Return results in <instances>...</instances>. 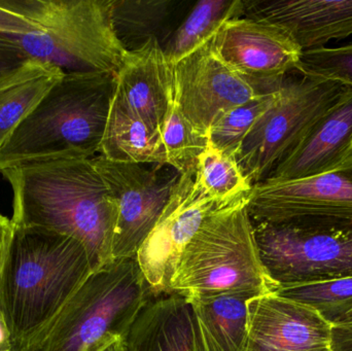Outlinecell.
Returning <instances> with one entry per match:
<instances>
[{
  "label": "cell",
  "mask_w": 352,
  "mask_h": 351,
  "mask_svg": "<svg viewBox=\"0 0 352 351\" xmlns=\"http://www.w3.org/2000/svg\"><path fill=\"white\" fill-rule=\"evenodd\" d=\"M0 173L12 188L14 227L76 239L86 249L93 272L113 263L117 204L92 159L36 161Z\"/></svg>",
  "instance_id": "6da1fadb"
},
{
  "label": "cell",
  "mask_w": 352,
  "mask_h": 351,
  "mask_svg": "<svg viewBox=\"0 0 352 351\" xmlns=\"http://www.w3.org/2000/svg\"><path fill=\"white\" fill-rule=\"evenodd\" d=\"M0 280V311L12 351H32L93 270L76 239L16 228Z\"/></svg>",
  "instance_id": "7a4b0ae2"
},
{
  "label": "cell",
  "mask_w": 352,
  "mask_h": 351,
  "mask_svg": "<svg viewBox=\"0 0 352 351\" xmlns=\"http://www.w3.org/2000/svg\"><path fill=\"white\" fill-rule=\"evenodd\" d=\"M116 88V74H64L0 148V171L65 157L94 158Z\"/></svg>",
  "instance_id": "3957f363"
},
{
  "label": "cell",
  "mask_w": 352,
  "mask_h": 351,
  "mask_svg": "<svg viewBox=\"0 0 352 351\" xmlns=\"http://www.w3.org/2000/svg\"><path fill=\"white\" fill-rule=\"evenodd\" d=\"M33 30L12 35L28 58L68 72L117 74L126 53L111 23V0H0Z\"/></svg>",
  "instance_id": "277c9868"
},
{
  "label": "cell",
  "mask_w": 352,
  "mask_h": 351,
  "mask_svg": "<svg viewBox=\"0 0 352 351\" xmlns=\"http://www.w3.org/2000/svg\"><path fill=\"white\" fill-rule=\"evenodd\" d=\"M248 196L203 223L182 253L171 293L190 297L248 292L258 297L276 290L258 255Z\"/></svg>",
  "instance_id": "5b68a950"
},
{
  "label": "cell",
  "mask_w": 352,
  "mask_h": 351,
  "mask_svg": "<svg viewBox=\"0 0 352 351\" xmlns=\"http://www.w3.org/2000/svg\"><path fill=\"white\" fill-rule=\"evenodd\" d=\"M155 296L136 258L92 272L32 351H97L123 338Z\"/></svg>",
  "instance_id": "8992f818"
},
{
  "label": "cell",
  "mask_w": 352,
  "mask_h": 351,
  "mask_svg": "<svg viewBox=\"0 0 352 351\" xmlns=\"http://www.w3.org/2000/svg\"><path fill=\"white\" fill-rule=\"evenodd\" d=\"M345 88L333 80L301 73L285 76L276 101L256 120L236 154L248 183L254 185L268 179L316 120L338 100Z\"/></svg>",
  "instance_id": "52a82bcc"
},
{
  "label": "cell",
  "mask_w": 352,
  "mask_h": 351,
  "mask_svg": "<svg viewBox=\"0 0 352 351\" xmlns=\"http://www.w3.org/2000/svg\"><path fill=\"white\" fill-rule=\"evenodd\" d=\"M252 223L318 231H352V158L324 174L265 179L248 196Z\"/></svg>",
  "instance_id": "ba28073f"
},
{
  "label": "cell",
  "mask_w": 352,
  "mask_h": 351,
  "mask_svg": "<svg viewBox=\"0 0 352 351\" xmlns=\"http://www.w3.org/2000/svg\"><path fill=\"white\" fill-rule=\"evenodd\" d=\"M254 229L261 261L276 290L352 278V231L269 223H254Z\"/></svg>",
  "instance_id": "9c48e42d"
},
{
  "label": "cell",
  "mask_w": 352,
  "mask_h": 351,
  "mask_svg": "<svg viewBox=\"0 0 352 351\" xmlns=\"http://www.w3.org/2000/svg\"><path fill=\"white\" fill-rule=\"evenodd\" d=\"M283 80L261 84L241 76L219 56L213 36L175 64V100L195 129L207 136L223 113L277 90Z\"/></svg>",
  "instance_id": "30bf717a"
},
{
  "label": "cell",
  "mask_w": 352,
  "mask_h": 351,
  "mask_svg": "<svg viewBox=\"0 0 352 351\" xmlns=\"http://www.w3.org/2000/svg\"><path fill=\"white\" fill-rule=\"evenodd\" d=\"M229 204L206 194L197 183L196 172L178 175L166 207L136 255L155 296L171 293V280L184 249L206 218Z\"/></svg>",
  "instance_id": "8fae6325"
},
{
  "label": "cell",
  "mask_w": 352,
  "mask_h": 351,
  "mask_svg": "<svg viewBox=\"0 0 352 351\" xmlns=\"http://www.w3.org/2000/svg\"><path fill=\"white\" fill-rule=\"evenodd\" d=\"M118 208L113 261L136 258L170 198L178 175L162 179L140 164L92 159Z\"/></svg>",
  "instance_id": "7c38bea8"
},
{
  "label": "cell",
  "mask_w": 352,
  "mask_h": 351,
  "mask_svg": "<svg viewBox=\"0 0 352 351\" xmlns=\"http://www.w3.org/2000/svg\"><path fill=\"white\" fill-rule=\"evenodd\" d=\"M214 45L234 70L267 84L297 72L303 52L280 27L248 16L226 22L214 35Z\"/></svg>",
  "instance_id": "4fadbf2b"
},
{
  "label": "cell",
  "mask_w": 352,
  "mask_h": 351,
  "mask_svg": "<svg viewBox=\"0 0 352 351\" xmlns=\"http://www.w3.org/2000/svg\"><path fill=\"white\" fill-rule=\"evenodd\" d=\"M333 327L311 307L275 293L248 303V351L331 348Z\"/></svg>",
  "instance_id": "5bb4252c"
},
{
  "label": "cell",
  "mask_w": 352,
  "mask_h": 351,
  "mask_svg": "<svg viewBox=\"0 0 352 351\" xmlns=\"http://www.w3.org/2000/svg\"><path fill=\"white\" fill-rule=\"evenodd\" d=\"M352 158V88L327 109L267 179L297 181L330 172Z\"/></svg>",
  "instance_id": "9a60e30c"
},
{
  "label": "cell",
  "mask_w": 352,
  "mask_h": 351,
  "mask_svg": "<svg viewBox=\"0 0 352 351\" xmlns=\"http://www.w3.org/2000/svg\"><path fill=\"white\" fill-rule=\"evenodd\" d=\"M244 16L276 25L302 51L352 35V0H244Z\"/></svg>",
  "instance_id": "2e32d148"
},
{
  "label": "cell",
  "mask_w": 352,
  "mask_h": 351,
  "mask_svg": "<svg viewBox=\"0 0 352 351\" xmlns=\"http://www.w3.org/2000/svg\"><path fill=\"white\" fill-rule=\"evenodd\" d=\"M116 82V93L126 106L161 133L175 86V65L167 61L159 41L152 39L142 49L127 52Z\"/></svg>",
  "instance_id": "e0dca14e"
},
{
  "label": "cell",
  "mask_w": 352,
  "mask_h": 351,
  "mask_svg": "<svg viewBox=\"0 0 352 351\" xmlns=\"http://www.w3.org/2000/svg\"><path fill=\"white\" fill-rule=\"evenodd\" d=\"M256 297L248 292L186 297L194 351H248V303Z\"/></svg>",
  "instance_id": "ac0fdd59"
},
{
  "label": "cell",
  "mask_w": 352,
  "mask_h": 351,
  "mask_svg": "<svg viewBox=\"0 0 352 351\" xmlns=\"http://www.w3.org/2000/svg\"><path fill=\"white\" fill-rule=\"evenodd\" d=\"M126 351H194L192 307L169 293L151 299L123 337Z\"/></svg>",
  "instance_id": "d6986e66"
},
{
  "label": "cell",
  "mask_w": 352,
  "mask_h": 351,
  "mask_svg": "<svg viewBox=\"0 0 352 351\" xmlns=\"http://www.w3.org/2000/svg\"><path fill=\"white\" fill-rule=\"evenodd\" d=\"M192 4L184 0H111L116 36L126 52L138 51L152 39L162 47Z\"/></svg>",
  "instance_id": "ffe728a7"
},
{
  "label": "cell",
  "mask_w": 352,
  "mask_h": 351,
  "mask_svg": "<svg viewBox=\"0 0 352 351\" xmlns=\"http://www.w3.org/2000/svg\"><path fill=\"white\" fill-rule=\"evenodd\" d=\"M64 74L57 66L34 58L0 73V148Z\"/></svg>",
  "instance_id": "44dd1931"
},
{
  "label": "cell",
  "mask_w": 352,
  "mask_h": 351,
  "mask_svg": "<svg viewBox=\"0 0 352 351\" xmlns=\"http://www.w3.org/2000/svg\"><path fill=\"white\" fill-rule=\"evenodd\" d=\"M99 156L111 162L167 164L161 133L134 115L115 93Z\"/></svg>",
  "instance_id": "7402d4cb"
},
{
  "label": "cell",
  "mask_w": 352,
  "mask_h": 351,
  "mask_svg": "<svg viewBox=\"0 0 352 351\" xmlns=\"http://www.w3.org/2000/svg\"><path fill=\"white\" fill-rule=\"evenodd\" d=\"M244 0L195 2L182 22L162 45L167 61L175 65L212 38L228 21L244 16Z\"/></svg>",
  "instance_id": "603a6c76"
},
{
  "label": "cell",
  "mask_w": 352,
  "mask_h": 351,
  "mask_svg": "<svg viewBox=\"0 0 352 351\" xmlns=\"http://www.w3.org/2000/svg\"><path fill=\"white\" fill-rule=\"evenodd\" d=\"M273 293L311 307L333 328L352 326V278L280 288Z\"/></svg>",
  "instance_id": "cb8c5ba5"
},
{
  "label": "cell",
  "mask_w": 352,
  "mask_h": 351,
  "mask_svg": "<svg viewBox=\"0 0 352 351\" xmlns=\"http://www.w3.org/2000/svg\"><path fill=\"white\" fill-rule=\"evenodd\" d=\"M196 181L210 197L225 204L248 195L252 188L235 157L221 152L209 141L199 157Z\"/></svg>",
  "instance_id": "d4e9b609"
},
{
  "label": "cell",
  "mask_w": 352,
  "mask_h": 351,
  "mask_svg": "<svg viewBox=\"0 0 352 351\" xmlns=\"http://www.w3.org/2000/svg\"><path fill=\"white\" fill-rule=\"evenodd\" d=\"M161 137L166 152L167 165L178 175L196 172L200 155L208 144V138L195 129L173 100L161 128Z\"/></svg>",
  "instance_id": "484cf974"
},
{
  "label": "cell",
  "mask_w": 352,
  "mask_h": 351,
  "mask_svg": "<svg viewBox=\"0 0 352 351\" xmlns=\"http://www.w3.org/2000/svg\"><path fill=\"white\" fill-rule=\"evenodd\" d=\"M278 93L279 88L223 113L209 129L208 141L221 152L236 157L240 144L256 120L276 101Z\"/></svg>",
  "instance_id": "4316f807"
},
{
  "label": "cell",
  "mask_w": 352,
  "mask_h": 351,
  "mask_svg": "<svg viewBox=\"0 0 352 351\" xmlns=\"http://www.w3.org/2000/svg\"><path fill=\"white\" fill-rule=\"evenodd\" d=\"M297 72L352 88V43L302 52Z\"/></svg>",
  "instance_id": "83f0119b"
},
{
  "label": "cell",
  "mask_w": 352,
  "mask_h": 351,
  "mask_svg": "<svg viewBox=\"0 0 352 351\" xmlns=\"http://www.w3.org/2000/svg\"><path fill=\"white\" fill-rule=\"evenodd\" d=\"M27 58L12 35L0 33V73L12 69Z\"/></svg>",
  "instance_id": "f1b7e54d"
},
{
  "label": "cell",
  "mask_w": 352,
  "mask_h": 351,
  "mask_svg": "<svg viewBox=\"0 0 352 351\" xmlns=\"http://www.w3.org/2000/svg\"><path fill=\"white\" fill-rule=\"evenodd\" d=\"M32 30V24L28 20L0 5V33L22 35Z\"/></svg>",
  "instance_id": "f546056e"
},
{
  "label": "cell",
  "mask_w": 352,
  "mask_h": 351,
  "mask_svg": "<svg viewBox=\"0 0 352 351\" xmlns=\"http://www.w3.org/2000/svg\"><path fill=\"white\" fill-rule=\"evenodd\" d=\"M14 225L6 216L0 214V280L3 273L6 258L14 236Z\"/></svg>",
  "instance_id": "4dcf8cb0"
},
{
  "label": "cell",
  "mask_w": 352,
  "mask_h": 351,
  "mask_svg": "<svg viewBox=\"0 0 352 351\" xmlns=\"http://www.w3.org/2000/svg\"><path fill=\"white\" fill-rule=\"evenodd\" d=\"M331 350L352 351V326L333 328Z\"/></svg>",
  "instance_id": "1f68e13d"
},
{
  "label": "cell",
  "mask_w": 352,
  "mask_h": 351,
  "mask_svg": "<svg viewBox=\"0 0 352 351\" xmlns=\"http://www.w3.org/2000/svg\"><path fill=\"white\" fill-rule=\"evenodd\" d=\"M0 351H12L10 330L1 311H0Z\"/></svg>",
  "instance_id": "d6a6232c"
},
{
  "label": "cell",
  "mask_w": 352,
  "mask_h": 351,
  "mask_svg": "<svg viewBox=\"0 0 352 351\" xmlns=\"http://www.w3.org/2000/svg\"><path fill=\"white\" fill-rule=\"evenodd\" d=\"M97 351H126L123 338H117Z\"/></svg>",
  "instance_id": "836d02e7"
},
{
  "label": "cell",
  "mask_w": 352,
  "mask_h": 351,
  "mask_svg": "<svg viewBox=\"0 0 352 351\" xmlns=\"http://www.w3.org/2000/svg\"><path fill=\"white\" fill-rule=\"evenodd\" d=\"M311 351H332L331 348H324V350H311Z\"/></svg>",
  "instance_id": "e575fe53"
}]
</instances>
